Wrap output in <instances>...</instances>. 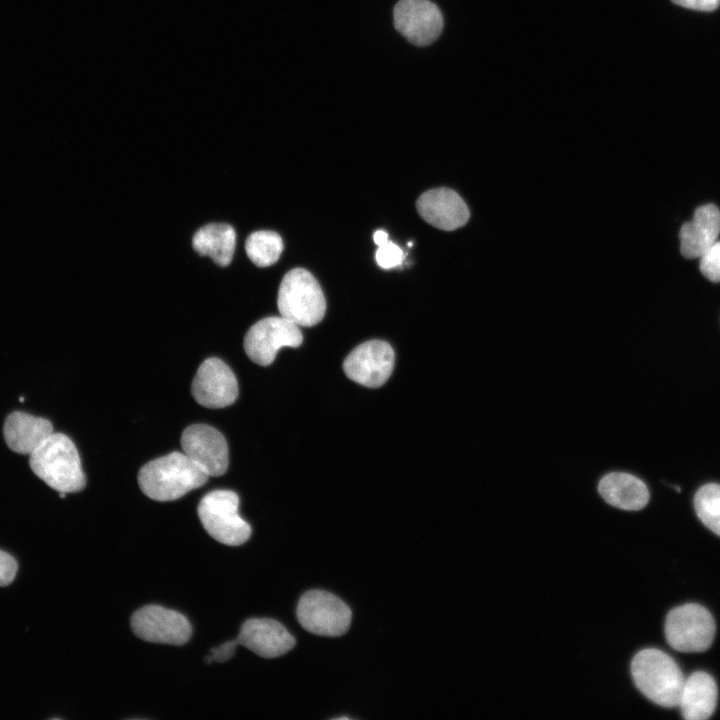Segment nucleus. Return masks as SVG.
Instances as JSON below:
<instances>
[{"mask_svg":"<svg viewBox=\"0 0 720 720\" xmlns=\"http://www.w3.org/2000/svg\"><path fill=\"white\" fill-rule=\"evenodd\" d=\"M18 564L13 556L0 550V586L9 585L15 578Z\"/></svg>","mask_w":720,"mask_h":720,"instance_id":"obj_25","label":"nucleus"},{"mask_svg":"<svg viewBox=\"0 0 720 720\" xmlns=\"http://www.w3.org/2000/svg\"><path fill=\"white\" fill-rule=\"evenodd\" d=\"M29 456L34 474L52 489L74 493L85 488L86 476L78 450L67 435L53 432Z\"/></svg>","mask_w":720,"mask_h":720,"instance_id":"obj_2","label":"nucleus"},{"mask_svg":"<svg viewBox=\"0 0 720 720\" xmlns=\"http://www.w3.org/2000/svg\"><path fill=\"white\" fill-rule=\"evenodd\" d=\"M191 393L196 402L206 408H224L236 401L238 382L225 362L211 357L199 366L192 381Z\"/></svg>","mask_w":720,"mask_h":720,"instance_id":"obj_12","label":"nucleus"},{"mask_svg":"<svg viewBox=\"0 0 720 720\" xmlns=\"http://www.w3.org/2000/svg\"><path fill=\"white\" fill-rule=\"evenodd\" d=\"M419 215L432 226L452 231L464 226L470 217L462 197L454 190L440 187L424 192L417 200Z\"/></svg>","mask_w":720,"mask_h":720,"instance_id":"obj_15","label":"nucleus"},{"mask_svg":"<svg viewBox=\"0 0 720 720\" xmlns=\"http://www.w3.org/2000/svg\"><path fill=\"white\" fill-rule=\"evenodd\" d=\"M631 674L650 701L667 708L678 706L685 678L668 654L653 648L641 650L632 660Z\"/></svg>","mask_w":720,"mask_h":720,"instance_id":"obj_3","label":"nucleus"},{"mask_svg":"<svg viewBox=\"0 0 720 720\" xmlns=\"http://www.w3.org/2000/svg\"><path fill=\"white\" fill-rule=\"evenodd\" d=\"M720 234V210L714 204L698 207L693 219L680 229V250L688 259L700 256L717 241Z\"/></svg>","mask_w":720,"mask_h":720,"instance_id":"obj_16","label":"nucleus"},{"mask_svg":"<svg viewBox=\"0 0 720 720\" xmlns=\"http://www.w3.org/2000/svg\"><path fill=\"white\" fill-rule=\"evenodd\" d=\"M239 497L231 490H214L198 505V517L206 532L216 541L239 546L251 535L250 525L238 514Z\"/></svg>","mask_w":720,"mask_h":720,"instance_id":"obj_5","label":"nucleus"},{"mask_svg":"<svg viewBox=\"0 0 720 720\" xmlns=\"http://www.w3.org/2000/svg\"><path fill=\"white\" fill-rule=\"evenodd\" d=\"M209 476L184 452H172L141 467L138 484L155 501L176 500L203 486Z\"/></svg>","mask_w":720,"mask_h":720,"instance_id":"obj_1","label":"nucleus"},{"mask_svg":"<svg viewBox=\"0 0 720 720\" xmlns=\"http://www.w3.org/2000/svg\"><path fill=\"white\" fill-rule=\"evenodd\" d=\"M700 271L712 282H720V240L713 243L700 256Z\"/></svg>","mask_w":720,"mask_h":720,"instance_id":"obj_23","label":"nucleus"},{"mask_svg":"<svg viewBox=\"0 0 720 720\" xmlns=\"http://www.w3.org/2000/svg\"><path fill=\"white\" fill-rule=\"evenodd\" d=\"M303 335L299 326L282 316H270L253 324L244 337L247 356L261 366L270 365L282 347H298Z\"/></svg>","mask_w":720,"mask_h":720,"instance_id":"obj_8","label":"nucleus"},{"mask_svg":"<svg viewBox=\"0 0 720 720\" xmlns=\"http://www.w3.org/2000/svg\"><path fill=\"white\" fill-rule=\"evenodd\" d=\"M235 641L263 658L282 656L296 643L295 638L280 622L269 618L246 620Z\"/></svg>","mask_w":720,"mask_h":720,"instance_id":"obj_14","label":"nucleus"},{"mask_svg":"<svg viewBox=\"0 0 720 720\" xmlns=\"http://www.w3.org/2000/svg\"><path fill=\"white\" fill-rule=\"evenodd\" d=\"M277 306L280 316L303 327L318 324L326 312V300L318 281L303 268L292 269L284 275Z\"/></svg>","mask_w":720,"mask_h":720,"instance_id":"obj_4","label":"nucleus"},{"mask_svg":"<svg viewBox=\"0 0 720 720\" xmlns=\"http://www.w3.org/2000/svg\"><path fill=\"white\" fill-rule=\"evenodd\" d=\"M193 249L209 256L221 267L228 266L236 247L235 229L227 223H210L198 229L192 238Z\"/></svg>","mask_w":720,"mask_h":720,"instance_id":"obj_20","label":"nucleus"},{"mask_svg":"<svg viewBox=\"0 0 720 720\" xmlns=\"http://www.w3.org/2000/svg\"><path fill=\"white\" fill-rule=\"evenodd\" d=\"M297 618L301 626L310 633L336 637L348 630L351 610L330 592L310 590L304 593L298 602Z\"/></svg>","mask_w":720,"mask_h":720,"instance_id":"obj_7","label":"nucleus"},{"mask_svg":"<svg viewBox=\"0 0 720 720\" xmlns=\"http://www.w3.org/2000/svg\"><path fill=\"white\" fill-rule=\"evenodd\" d=\"M282 250V239L274 231H255L247 237L245 242L248 258L259 267H267L277 262Z\"/></svg>","mask_w":720,"mask_h":720,"instance_id":"obj_21","label":"nucleus"},{"mask_svg":"<svg viewBox=\"0 0 720 720\" xmlns=\"http://www.w3.org/2000/svg\"><path fill=\"white\" fill-rule=\"evenodd\" d=\"M237 645L235 639L224 642L220 646L211 649L210 656L215 662H225L233 656Z\"/></svg>","mask_w":720,"mask_h":720,"instance_id":"obj_26","label":"nucleus"},{"mask_svg":"<svg viewBox=\"0 0 720 720\" xmlns=\"http://www.w3.org/2000/svg\"><path fill=\"white\" fill-rule=\"evenodd\" d=\"M674 4L699 11H712L719 7L720 0H671Z\"/></svg>","mask_w":720,"mask_h":720,"instance_id":"obj_27","label":"nucleus"},{"mask_svg":"<svg viewBox=\"0 0 720 720\" xmlns=\"http://www.w3.org/2000/svg\"><path fill=\"white\" fill-rule=\"evenodd\" d=\"M183 452L208 476L225 474L229 465L228 445L217 429L206 424L188 426L181 435Z\"/></svg>","mask_w":720,"mask_h":720,"instance_id":"obj_13","label":"nucleus"},{"mask_svg":"<svg viewBox=\"0 0 720 720\" xmlns=\"http://www.w3.org/2000/svg\"><path fill=\"white\" fill-rule=\"evenodd\" d=\"M377 264L384 269H391L400 265L404 259L402 249L395 243L388 241L380 246L375 253Z\"/></svg>","mask_w":720,"mask_h":720,"instance_id":"obj_24","label":"nucleus"},{"mask_svg":"<svg viewBox=\"0 0 720 720\" xmlns=\"http://www.w3.org/2000/svg\"><path fill=\"white\" fill-rule=\"evenodd\" d=\"M130 624L137 637L152 643L183 645L192 634L190 622L183 614L159 605L138 609Z\"/></svg>","mask_w":720,"mask_h":720,"instance_id":"obj_9","label":"nucleus"},{"mask_svg":"<svg viewBox=\"0 0 720 720\" xmlns=\"http://www.w3.org/2000/svg\"><path fill=\"white\" fill-rule=\"evenodd\" d=\"M395 29L416 46L433 43L443 30L440 9L430 0H400L393 10Z\"/></svg>","mask_w":720,"mask_h":720,"instance_id":"obj_11","label":"nucleus"},{"mask_svg":"<svg viewBox=\"0 0 720 720\" xmlns=\"http://www.w3.org/2000/svg\"><path fill=\"white\" fill-rule=\"evenodd\" d=\"M53 432L49 420L21 411L9 414L3 426L7 446L25 455L33 453Z\"/></svg>","mask_w":720,"mask_h":720,"instance_id":"obj_17","label":"nucleus"},{"mask_svg":"<svg viewBox=\"0 0 720 720\" xmlns=\"http://www.w3.org/2000/svg\"><path fill=\"white\" fill-rule=\"evenodd\" d=\"M394 358V351L387 342L370 340L349 353L344 360L343 369L354 382L369 388H378L390 377Z\"/></svg>","mask_w":720,"mask_h":720,"instance_id":"obj_10","label":"nucleus"},{"mask_svg":"<svg viewBox=\"0 0 720 720\" xmlns=\"http://www.w3.org/2000/svg\"><path fill=\"white\" fill-rule=\"evenodd\" d=\"M718 689L706 672L697 671L685 679L678 706L686 720H705L715 711Z\"/></svg>","mask_w":720,"mask_h":720,"instance_id":"obj_19","label":"nucleus"},{"mask_svg":"<svg viewBox=\"0 0 720 720\" xmlns=\"http://www.w3.org/2000/svg\"><path fill=\"white\" fill-rule=\"evenodd\" d=\"M694 508L702 523L720 536V484L709 483L699 488Z\"/></svg>","mask_w":720,"mask_h":720,"instance_id":"obj_22","label":"nucleus"},{"mask_svg":"<svg viewBox=\"0 0 720 720\" xmlns=\"http://www.w3.org/2000/svg\"><path fill=\"white\" fill-rule=\"evenodd\" d=\"M715 630L711 613L696 603L672 609L665 621V637L668 644L684 653L707 650L713 642Z\"/></svg>","mask_w":720,"mask_h":720,"instance_id":"obj_6","label":"nucleus"},{"mask_svg":"<svg viewBox=\"0 0 720 720\" xmlns=\"http://www.w3.org/2000/svg\"><path fill=\"white\" fill-rule=\"evenodd\" d=\"M598 491L605 502L627 511L640 510L649 501L646 484L626 472H611L604 475L599 482Z\"/></svg>","mask_w":720,"mask_h":720,"instance_id":"obj_18","label":"nucleus"},{"mask_svg":"<svg viewBox=\"0 0 720 720\" xmlns=\"http://www.w3.org/2000/svg\"><path fill=\"white\" fill-rule=\"evenodd\" d=\"M374 242L377 246H380L389 241L388 233L384 230H378L373 235Z\"/></svg>","mask_w":720,"mask_h":720,"instance_id":"obj_28","label":"nucleus"}]
</instances>
